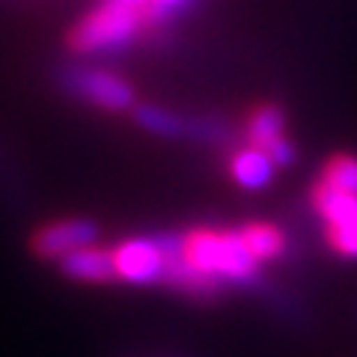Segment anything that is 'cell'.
Listing matches in <instances>:
<instances>
[{"label":"cell","mask_w":357,"mask_h":357,"mask_svg":"<svg viewBox=\"0 0 357 357\" xmlns=\"http://www.w3.org/2000/svg\"><path fill=\"white\" fill-rule=\"evenodd\" d=\"M185 259L197 271L215 277L223 286L259 289L262 271L259 259L250 253L238 229H191L182 232Z\"/></svg>","instance_id":"cell-1"},{"label":"cell","mask_w":357,"mask_h":357,"mask_svg":"<svg viewBox=\"0 0 357 357\" xmlns=\"http://www.w3.org/2000/svg\"><path fill=\"white\" fill-rule=\"evenodd\" d=\"M149 33L146 15L122 0H98L69 30V48L84 57L93 54L128 51L140 36Z\"/></svg>","instance_id":"cell-2"},{"label":"cell","mask_w":357,"mask_h":357,"mask_svg":"<svg viewBox=\"0 0 357 357\" xmlns=\"http://www.w3.org/2000/svg\"><path fill=\"white\" fill-rule=\"evenodd\" d=\"M134 122H137L143 131L158 134V137L203 143V146H229V143L236 140V128H232L227 119L182 114V110L161 107L152 102L134 105Z\"/></svg>","instance_id":"cell-3"},{"label":"cell","mask_w":357,"mask_h":357,"mask_svg":"<svg viewBox=\"0 0 357 357\" xmlns=\"http://www.w3.org/2000/svg\"><path fill=\"white\" fill-rule=\"evenodd\" d=\"M57 86L66 96L102 110H128L137 105V93L126 77L93 66H63L57 69Z\"/></svg>","instance_id":"cell-4"},{"label":"cell","mask_w":357,"mask_h":357,"mask_svg":"<svg viewBox=\"0 0 357 357\" xmlns=\"http://www.w3.org/2000/svg\"><path fill=\"white\" fill-rule=\"evenodd\" d=\"M310 203L319 220L325 223L331 248L345 259H357V197L321 178L312 188Z\"/></svg>","instance_id":"cell-5"},{"label":"cell","mask_w":357,"mask_h":357,"mask_svg":"<svg viewBox=\"0 0 357 357\" xmlns=\"http://www.w3.org/2000/svg\"><path fill=\"white\" fill-rule=\"evenodd\" d=\"M114 265H116V280L131 286H164L167 277V244L164 236H143L128 238L116 244Z\"/></svg>","instance_id":"cell-6"},{"label":"cell","mask_w":357,"mask_h":357,"mask_svg":"<svg viewBox=\"0 0 357 357\" xmlns=\"http://www.w3.org/2000/svg\"><path fill=\"white\" fill-rule=\"evenodd\" d=\"M98 241V223L86 218H63L51 220L30 236V250L45 262H60L63 256H69L81 248Z\"/></svg>","instance_id":"cell-7"},{"label":"cell","mask_w":357,"mask_h":357,"mask_svg":"<svg viewBox=\"0 0 357 357\" xmlns=\"http://www.w3.org/2000/svg\"><path fill=\"white\" fill-rule=\"evenodd\" d=\"M60 271L77 283H116V265L114 250H105L98 244H89L57 262Z\"/></svg>","instance_id":"cell-8"},{"label":"cell","mask_w":357,"mask_h":357,"mask_svg":"<svg viewBox=\"0 0 357 357\" xmlns=\"http://www.w3.org/2000/svg\"><path fill=\"white\" fill-rule=\"evenodd\" d=\"M274 170H277V164L256 146L232 152V158H229L232 178H236L241 188H248V191H262L265 185H271Z\"/></svg>","instance_id":"cell-9"},{"label":"cell","mask_w":357,"mask_h":357,"mask_svg":"<svg viewBox=\"0 0 357 357\" xmlns=\"http://www.w3.org/2000/svg\"><path fill=\"white\" fill-rule=\"evenodd\" d=\"M244 137H248V146L271 152L277 143L286 140V114L277 105L256 107L248 119V126H244Z\"/></svg>","instance_id":"cell-10"},{"label":"cell","mask_w":357,"mask_h":357,"mask_svg":"<svg viewBox=\"0 0 357 357\" xmlns=\"http://www.w3.org/2000/svg\"><path fill=\"white\" fill-rule=\"evenodd\" d=\"M244 244L250 248V253L256 256L259 262H271V259H280L286 253V236L271 223H244L238 229Z\"/></svg>","instance_id":"cell-11"},{"label":"cell","mask_w":357,"mask_h":357,"mask_svg":"<svg viewBox=\"0 0 357 357\" xmlns=\"http://www.w3.org/2000/svg\"><path fill=\"white\" fill-rule=\"evenodd\" d=\"M194 3H197V0H149V6H146L149 33L152 30H167L176 18H182V15L191 13Z\"/></svg>","instance_id":"cell-12"},{"label":"cell","mask_w":357,"mask_h":357,"mask_svg":"<svg viewBox=\"0 0 357 357\" xmlns=\"http://www.w3.org/2000/svg\"><path fill=\"white\" fill-rule=\"evenodd\" d=\"M321 178L357 197V158L354 155H333L321 170Z\"/></svg>","instance_id":"cell-13"}]
</instances>
